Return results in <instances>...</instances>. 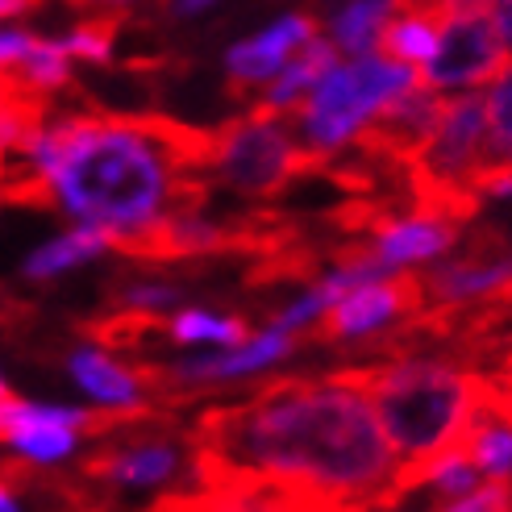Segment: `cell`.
Here are the masks:
<instances>
[{
    "mask_svg": "<svg viewBox=\"0 0 512 512\" xmlns=\"http://www.w3.org/2000/svg\"><path fill=\"white\" fill-rule=\"evenodd\" d=\"M396 9H400V0H342V5L325 17V38L334 42L346 59L371 55V50H379L383 25L392 21Z\"/></svg>",
    "mask_w": 512,
    "mask_h": 512,
    "instance_id": "44dd1931",
    "label": "cell"
},
{
    "mask_svg": "<svg viewBox=\"0 0 512 512\" xmlns=\"http://www.w3.org/2000/svg\"><path fill=\"white\" fill-rule=\"evenodd\" d=\"M438 34H442V13L429 9L425 0H400V9L392 13V21L383 25V38H379V50L392 55L396 63H408V67H425L438 50Z\"/></svg>",
    "mask_w": 512,
    "mask_h": 512,
    "instance_id": "ffe728a7",
    "label": "cell"
},
{
    "mask_svg": "<svg viewBox=\"0 0 512 512\" xmlns=\"http://www.w3.org/2000/svg\"><path fill=\"white\" fill-rule=\"evenodd\" d=\"M358 375L404 467L463 442L488 383L450 354H396Z\"/></svg>",
    "mask_w": 512,
    "mask_h": 512,
    "instance_id": "3957f363",
    "label": "cell"
},
{
    "mask_svg": "<svg viewBox=\"0 0 512 512\" xmlns=\"http://www.w3.org/2000/svg\"><path fill=\"white\" fill-rule=\"evenodd\" d=\"M309 163L313 159L300 146L292 117H279L254 105L250 113L234 117L217 134L204 138V155H200L204 175L217 179L221 188L254 200L284 192Z\"/></svg>",
    "mask_w": 512,
    "mask_h": 512,
    "instance_id": "5b68a950",
    "label": "cell"
},
{
    "mask_svg": "<svg viewBox=\"0 0 512 512\" xmlns=\"http://www.w3.org/2000/svg\"><path fill=\"white\" fill-rule=\"evenodd\" d=\"M163 334L171 346H184V350H204V346H234L242 338H250V325L238 313H217V309H204V304H179L175 313L159 317Z\"/></svg>",
    "mask_w": 512,
    "mask_h": 512,
    "instance_id": "7402d4cb",
    "label": "cell"
},
{
    "mask_svg": "<svg viewBox=\"0 0 512 512\" xmlns=\"http://www.w3.org/2000/svg\"><path fill=\"white\" fill-rule=\"evenodd\" d=\"M42 0H0V21H17L25 13H34Z\"/></svg>",
    "mask_w": 512,
    "mask_h": 512,
    "instance_id": "1f68e13d",
    "label": "cell"
},
{
    "mask_svg": "<svg viewBox=\"0 0 512 512\" xmlns=\"http://www.w3.org/2000/svg\"><path fill=\"white\" fill-rule=\"evenodd\" d=\"M59 42L67 46V55L75 63H88V67H105L117 55V21L113 17H84L67 25L59 34Z\"/></svg>",
    "mask_w": 512,
    "mask_h": 512,
    "instance_id": "d4e9b609",
    "label": "cell"
},
{
    "mask_svg": "<svg viewBox=\"0 0 512 512\" xmlns=\"http://www.w3.org/2000/svg\"><path fill=\"white\" fill-rule=\"evenodd\" d=\"M63 367H67V379L100 408V413H109V417L146 413L155 379H150V371H138L134 363H125V358L113 354L109 346H100V342L71 346Z\"/></svg>",
    "mask_w": 512,
    "mask_h": 512,
    "instance_id": "5bb4252c",
    "label": "cell"
},
{
    "mask_svg": "<svg viewBox=\"0 0 512 512\" xmlns=\"http://www.w3.org/2000/svg\"><path fill=\"white\" fill-rule=\"evenodd\" d=\"M0 512H30V508H25V500H21V488L13 479H5V475H0Z\"/></svg>",
    "mask_w": 512,
    "mask_h": 512,
    "instance_id": "4dcf8cb0",
    "label": "cell"
},
{
    "mask_svg": "<svg viewBox=\"0 0 512 512\" xmlns=\"http://www.w3.org/2000/svg\"><path fill=\"white\" fill-rule=\"evenodd\" d=\"M296 350H300V338L284 334L279 325L267 321L263 329H250V338H242L234 346H204V350H192V354H179L150 379L163 383V388H171V392L234 388V383L279 371L284 363H292Z\"/></svg>",
    "mask_w": 512,
    "mask_h": 512,
    "instance_id": "ba28073f",
    "label": "cell"
},
{
    "mask_svg": "<svg viewBox=\"0 0 512 512\" xmlns=\"http://www.w3.org/2000/svg\"><path fill=\"white\" fill-rule=\"evenodd\" d=\"M196 463L217 479H263L329 504H379L404 471L358 371L279 379L200 421Z\"/></svg>",
    "mask_w": 512,
    "mask_h": 512,
    "instance_id": "6da1fadb",
    "label": "cell"
},
{
    "mask_svg": "<svg viewBox=\"0 0 512 512\" xmlns=\"http://www.w3.org/2000/svg\"><path fill=\"white\" fill-rule=\"evenodd\" d=\"M242 238L217 217L200 213V200H188L150 234L134 254L138 259H204V254L234 250Z\"/></svg>",
    "mask_w": 512,
    "mask_h": 512,
    "instance_id": "2e32d148",
    "label": "cell"
},
{
    "mask_svg": "<svg viewBox=\"0 0 512 512\" xmlns=\"http://www.w3.org/2000/svg\"><path fill=\"white\" fill-rule=\"evenodd\" d=\"M446 92L429 88V84H413L396 105L379 117V125L371 130L367 142H379L383 150H400V155L408 159L421 142H429V134L438 130V121L446 113Z\"/></svg>",
    "mask_w": 512,
    "mask_h": 512,
    "instance_id": "ac0fdd59",
    "label": "cell"
},
{
    "mask_svg": "<svg viewBox=\"0 0 512 512\" xmlns=\"http://www.w3.org/2000/svg\"><path fill=\"white\" fill-rule=\"evenodd\" d=\"M5 396H13V388H9V379H5V371H0V400Z\"/></svg>",
    "mask_w": 512,
    "mask_h": 512,
    "instance_id": "836d02e7",
    "label": "cell"
},
{
    "mask_svg": "<svg viewBox=\"0 0 512 512\" xmlns=\"http://www.w3.org/2000/svg\"><path fill=\"white\" fill-rule=\"evenodd\" d=\"M321 30L325 25L313 13L292 9V13H279L275 21L259 25L254 34L238 38L234 46H225L221 71H225L229 92H254L259 96L275 75L296 59V50H304Z\"/></svg>",
    "mask_w": 512,
    "mask_h": 512,
    "instance_id": "7c38bea8",
    "label": "cell"
},
{
    "mask_svg": "<svg viewBox=\"0 0 512 512\" xmlns=\"http://www.w3.org/2000/svg\"><path fill=\"white\" fill-rule=\"evenodd\" d=\"M458 238H463V213H450L442 204H421L417 213L379 221L371 229L367 246L392 275H404V271L433 267L438 259H446L458 246Z\"/></svg>",
    "mask_w": 512,
    "mask_h": 512,
    "instance_id": "4fadbf2b",
    "label": "cell"
},
{
    "mask_svg": "<svg viewBox=\"0 0 512 512\" xmlns=\"http://www.w3.org/2000/svg\"><path fill=\"white\" fill-rule=\"evenodd\" d=\"M504 159H508V163H512V146H508V150H504Z\"/></svg>",
    "mask_w": 512,
    "mask_h": 512,
    "instance_id": "e575fe53",
    "label": "cell"
},
{
    "mask_svg": "<svg viewBox=\"0 0 512 512\" xmlns=\"http://www.w3.org/2000/svg\"><path fill=\"white\" fill-rule=\"evenodd\" d=\"M496 159H504V155L492 142L483 88L479 92H454L446 100L438 130L429 134V142H421L413 155H408L429 204H442L450 213H467V204H475V184Z\"/></svg>",
    "mask_w": 512,
    "mask_h": 512,
    "instance_id": "8992f818",
    "label": "cell"
},
{
    "mask_svg": "<svg viewBox=\"0 0 512 512\" xmlns=\"http://www.w3.org/2000/svg\"><path fill=\"white\" fill-rule=\"evenodd\" d=\"M413 84H421V71L408 63H396L383 50L354 55V59L342 55L321 75L313 96L292 113L300 146L309 150L313 163H321V159H334L342 150H350L354 142H367L379 117Z\"/></svg>",
    "mask_w": 512,
    "mask_h": 512,
    "instance_id": "277c9868",
    "label": "cell"
},
{
    "mask_svg": "<svg viewBox=\"0 0 512 512\" xmlns=\"http://www.w3.org/2000/svg\"><path fill=\"white\" fill-rule=\"evenodd\" d=\"M492 21H496V30L512 55V0H492Z\"/></svg>",
    "mask_w": 512,
    "mask_h": 512,
    "instance_id": "f546056e",
    "label": "cell"
},
{
    "mask_svg": "<svg viewBox=\"0 0 512 512\" xmlns=\"http://www.w3.org/2000/svg\"><path fill=\"white\" fill-rule=\"evenodd\" d=\"M71 75H75V59L67 55V46H63L59 38H50V34H38L30 59H25V67L17 71L13 88L46 100V96L71 88Z\"/></svg>",
    "mask_w": 512,
    "mask_h": 512,
    "instance_id": "603a6c76",
    "label": "cell"
},
{
    "mask_svg": "<svg viewBox=\"0 0 512 512\" xmlns=\"http://www.w3.org/2000/svg\"><path fill=\"white\" fill-rule=\"evenodd\" d=\"M483 105H488L492 142H496V150L504 155V150L512 146V55H508V63L492 75V84L483 88Z\"/></svg>",
    "mask_w": 512,
    "mask_h": 512,
    "instance_id": "484cf974",
    "label": "cell"
},
{
    "mask_svg": "<svg viewBox=\"0 0 512 512\" xmlns=\"http://www.w3.org/2000/svg\"><path fill=\"white\" fill-rule=\"evenodd\" d=\"M113 304L125 317H167L184 304V284L175 279H155V275H138V279H125L117 288Z\"/></svg>",
    "mask_w": 512,
    "mask_h": 512,
    "instance_id": "cb8c5ba5",
    "label": "cell"
},
{
    "mask_svg": "<svg viewBox=\"0 0 512 512\" xmlns=\"http://www.w3.org/2000/svg\"><path fill=\"white\" fill-rule=\"evenodd\" d=\"M221 5L225 0H163V9H167L171 21H200V17H209Z\"/></svg>",
    "mask_w": 512,
    "mask_h": 512,
    "instance_id": "83f0119b",
    "label": "cell"
},
{
    "mask_svg": "<svg viewBox=\"0 0 512 512\" xmlns=\"http://www.w3.org/2000/svg\"><path fill=\"white\" fill-rule=\"evenodd\" d=\"M192 471H200L196 442L188 446L175 433H138V438L100 446L84 463L88 479L105 483L109 492H121V496H146V492L175 488Z\"/></svg>",
    "mask_w": 512,
    "mask_h": 512,
    "instance_id": "9c48e42d",
    "label": "cell"
},
{
    "mask_svg": "<svg viewBox=\"0 0 512 512\" xmlns=\"http://www.w3.org/2000/svg\"><path fill=\"white\" fill-rule=\"evenodd\" d=\"M109 250H117L109 229L71 221L67 229H59L55 238H46L42 246H34L30 254H25L21 259V279H30V284H55V279H63L67 271L105 259Z\"/></svg>",
    "mask_w": 512,
    "mask_h": 512,
    "instance_id": "e0dca14e",
    "label": "cell"
},
{
    "mask_svg": "<svg viewBox=\"0 0 512 512\" xmlns=\"http://www.w3.org/2000/svg\"><path fill=\"white\" fill-rule=\"evenodd\" d=\"M425 5L446 17V13H488L492 0H425Z\"/></svg>",
    "mask_w": 512,
    "mask_h": 512,
    "instance_id": "f1b7e54d",
    "label": "cell"
},
{
    "mask_svg": "<svg viewBox=\"0 0 512 512\" xmlns=\"http://www.w3.org/2000/svg\"><path fill=\"white\" fill-rule=\"evenodd\" d=\"M438 512H512V483L483 479L475 492L458 496L450 504H438Z\"/></svg>",
    "mask_w": 512,
    "mask_h": 512,
    "instance_id": "4316f807",
    "label": "cell"
},
{
    "mask_svg": "<svg viewBox=\"0 0 512 512\" xmlns=\"http://www.w3.org/2000/svg\"><path fill=\"white\" fill-rule=\"evenodd\" d=\"M425 304V284L408 271V275H383L375 284H363L346 292L334 309L325 313L317 325V338L329 346H354L363 338L388 334L400 321H408Z\"/></svg>",
    "mask_w": 512,
    "mask_h": 512,
    "instance_id": "8fae6325",
    "label": "cell"
},
{
    "mask_svg": "<svg viewBox=\"0 0 512 512\" xmlns=\"http://www.w3.org/2000/svg\"><path fill=\"white\" fill-rule=\"evenodd\" d=\"M425 300L438 309H463L475 300H500L512 292V267L508 254H488V250H471V254H446L429 267Z\"/></svg>",
    "mask_w": 512,
    "mask_h": 512,
    "instance_id": "9a60e30c",
    "label": "cell"
},
{
    "mask_svg": "<svg viewBox=\"0 0 512 512\" xmlns=\"http://www.w3.org/2000/svg\"><path fill=\"white\" fill-rule=\"evenodd\" d=\"M338 59H342V50L329 42L325 30H321L309 46L296 50V59H292L284 71H279L259 96H254V109H267V113H279V117H292V113L304 105V100L313 96V88L321 84V75L334 67Z\"/></svg>",
    "mask_w": 512,
    "mask_h": 512,
    "instance_id": "d6986e66",
    "label": "cell"
},
{
    "mask_svg": "<svg viewBox=\"0 0 512 512\" xmlns=\"http://www.w3.org/2000/svg\"><path fill=\"white\" fill-rule=\"evenodd\" d=\"M204 138L155 117H46L13 155L0 196L55 204L134 254L179 204L196 200L188 175L200 171Z\"/></svg>",
    "mask_w": 512,
    "mask_h": 512,
    "instance_id": "7a4b0ae2",
    "label": "cell"
},
{
    "mask_svg": "<svg viewBox=\"0 0 512 512\" xmlns=\"http://www.w3.org/2000/svg\"><path fill=\"white\" fill-rule=\"evenodd\" d=\"M113 425L109 413L63 400H0V446H9L25 467H63L84 446V433Z\"/></svg>",
    "mask_w": 512,
    "mask_h": 512,
    "instance_id": "52a82bcc",
    "label": "cell"
},
{
    "mask_svg": "<svg viewBox=\"0 0 512 512\" xmlns=\"http://www.w3.org/2000/svg\"><path fill=\"white\" fill-rule=\"evenodd\" d=\"M508 63V46L488 13H446L433 59L421 67V84L454 92H479L492 84V75Z\"/></svg>",
    "mask_w": 512,
    "mask_h": 512,
    "instance_id": "30bf717a",
    "label": "cell"
},
{
    "mask_svg": "<svg viewBox=\"0 0 512 512\" xmlns=\"http://www.w3.org/2000/svg\"><path fill=\"white\" fill-rule=\"evenodd\" d=\"M75 5H84V9H125V5H134V0H75Z\"/></svg>",
    "mask_w": 512,
    "mask_h": 512,
    "instance_id": "d6a6232c",
    "label": "cell"
}]
</instances>
